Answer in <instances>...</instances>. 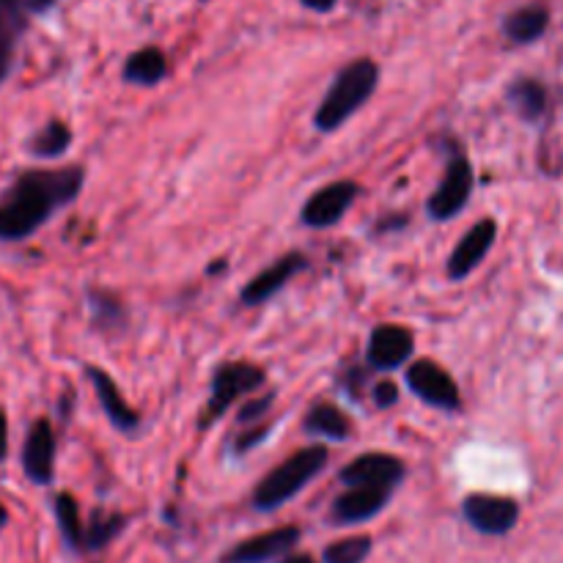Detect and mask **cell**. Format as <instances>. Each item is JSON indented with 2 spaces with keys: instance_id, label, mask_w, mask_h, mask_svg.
<instances>
[{
  "instance_id": "1",
  "label": "cell",
  "mask_w": 563,
  "mask_h": 563,
  "mask_svg": "<svg viewBox=\"0 0 563 563\" xmlns=\"http://www.w3.org/2000/svg\"><path fill=\"white\" fill-rule=\"evenodd\" d=\"M80 165L55 170H25L0 201V240L20 242L42 229L55 209L69 207L82 190Z\"/></svg>"
},
{
  "instance_id": "2",
  "label": "cell",
  "mask_w": 563,
  "mask_h": 563,
  "mask_svg": "<svg viewBox=\"0 0 563 563\" xmlns=\"http://www.w3.org/2000/svg\"><path fill=\"white\" fill-rule=\"evenodd\" d=\"M379 82V66L372 58H357L346 64L344 69L335 75L333 86L319 102L317 113H313V126L319 132H335L344 121H350L368 99L374 97Z\"/></svg>"
},
{
  "instance_id": "3",
  "label": "cell",
  "mask_w": 563,
  "mask_h": 563,
  "mask_svg": "<svg viewBox=\"0 0 563 563\" xmlns=\"http://www.w3.org/2000/svg\"><path fill=\"white\" fill-rule=\"evenodd\" d=\"M328 462L330 451L324 445H306V449L295 451L284 465L269 471L258 482V487L253 489V509L275 511L284 504H289L300 489H306L324 471Z\"/></svg>"
},
{
  "instance_id": "4",
  "label": "cell",
  "mask_w": 563,
  "mask_h": 563,
  "mask_svg": "<svg viewBox=\"0 0 563 563\" xmlns=\"http://www.w3.org/2000/svg\"><path fill=\"white\" fill-rule=\"evenodd\" d=\"M267 383V372L256 363L247 361H231V363H220L218 368L212 372V385H209V401L203 407V416L198 421V427L209 429L214 421L223 418V412H229V407L234 405L240 396L251 394V390L262 388Z\"/></svg>"
},
{
  "instance_id": "5",
  "label": "cell",
  "mask_w": 563,
  "mask_h": 563,
  "mask_svg": "<svg viewBox=\"0 0 563 563\" xmlns=\"http://www.w3.org/2000/svg\"><path fill=\"white\" fill-rule=\"evenodd\" d=\"M473 185H476V176H473V165L467 159V154L460 146H451L449 163H445V174L440 179V185L434 187V192L427 201V212L432 220H451L467 207L473 196Z\"/></svg>"
},
{
  "instance_id": "6",
  "label": "cell",
  "mask_w": 563,
  "mask_h": 563,
  "mask_svg": "<svg viewBox=\"0 0 563 563\" xmlns=\"http://www.w3.org/2000/svg\"><path fill=\"white\" fill-rule=\"evenodd\" d=\"M407 385H410L412 396L423 401L429 407H438V410L456 412L462 407L460 385L454 383L449 372H445L440 363L434 361H416L407 368Z\"/></svg>"
},
{
  "instance_id": "7",
  "label": "cell",
  "mask_w": 563,
  "mask_h": 563,
  "mask_svg": "<svg viewBox=\"0 0 563 563\" xmlns=\"http://www.w3.org/2000/svg\"><path fill=\"white\" fill-rule=\"evenodd\" d=\"M361 196V187L350 179L330 181V185L319 187L300 209V220L308 229H330V225L341 223L344 214L350 212L352 203Z\"/></svg>"
},
{
  "instance_id": "8",
  "label": "cell",
  "mask_w": 563,
  "mask_h": 563,
  "mask_svg": "<svg viewBox=\"0 0 563 563\" xmlns=\"http://www.w3.org/2000/svg\"><path fill=\"white\" fill-rule=\"evenodd\" d=\"M462 515L478 533L506 537L520 520V506L517 500L500 498V495H467Z\"/></svg>"
},
{
  "instance_id": "9",
  "label": "cell",
  "mask_w": 563,
  "mask_h": 563,
  "mask_svg": "<svg viewBox=\"0 0 563 563\" xmlns=\"http://www.w3.org/2000/svg\"><path fill=\"white\" fill-rule=\"evenodd\" d=\"M407 467L399 456L394 454H361L357 460H352L350 465L341 467L339 478L346 487H385L396 489L405 478Z\"/></svg>"
},
{
  "instance_id": "10",
  "label": "cell",
  "mask_w": 563,
  "mask_h": 563,
  "mask_svg": "<svg viewBox=\"0 0 563 563\" xmlns=\"http://www.w3.org/2000/svg\"><path fill=\"white\" fill-rule=\"evenodd\" d=\"M495 240H498V223L493 218L478 220L476 225L467 229V234L456 242V247L449 256V273L451 280H462L473 273L476 267H482V262L487 258V253L493 251Z\"/></svg>"
},
{
  "instance_id": "11",
  "label": "cell",
  "mask_w": 563,
  "mask_h": 563,
  "mask_svg": "<svg viewBox=\"0 0 563 563\" xmlns=\"http://www.w3.org/2000/svg\"><path fill=\"white\" fill-rule=\"evenodd\" d=\"M306 267H308V258L302 256L300 251H291L286 253V256L275 258L269 267H264L262 273H256L251 280H247L245 289L240 291V302L247 308L262 306V302H267L269 297L278 295V291Z\"/></svg>"
},
{
  "instance_id": "12",
  "label": "cell",
  "mask_w": 563,
  "mask_h": 563,
  "mask_svg": "<svg viewBox=\"0 0 563 563\" xmlns=\"http://www.w3.org/2000/svg\"><path fill=\"white\" fill-rule=\"evenodd\" d=\"M412 350H416V335L412 330L401 328V324H379L374 333L368 335V363L379 372H394V368L410 363Z\"/></svg>"
},
{
  "instance_id": "13",
  "label": "cell",
  "mask_w": 563,
  "mask_h": 563,
  "mask_svg": "<svg viewBox=\"0 0 563 563\" xmlns=\"http://www.w3.org/2000/svg\"><path fill=\"white\" fill-rule=\"evenodd\" d=\"M22 471L33 484H49L55 473V434L47 418L33 421L22 445Z\"/></svg>"
},
{
  "instance_id": "14",
  "label": "cell",
  "mask_w": 563,
  "mask_h": 563,
  "mask_svg": "<svg viewBox=\"0 0 563 563\" xmlns=\"http://www.w3.org/2000/svg\"><path fill=\"white\" fill-rule=\"evenodd\" d=\"M297 542H300V528H275V531L258 533V537L245 539L236 548H231L223 555V563H267L289 553Z\"/></svg>"
},
{
  "instance_id": "15",
  "label": "cell",
  "mask_w": 563,
  "mask_h": 563,
  "mask_svg": "<svg viewBox=\"0 0 563 563\" xmlns=\"http://www.w3.org/2000/svg\"><path fill=\"white\" fill-rule=\"evenodd\" d=\"M55 0H0V82L11 71L14 64L16 38H20L22 25H25V14H36V11L49 9Z\"/></svg>"
},
{
  "instance_id": "16",
  "label": "cell",
  "mask_w": 563,
  "mask_h": 563,
  "mask_svg": "<svg viewBox=\"0 0 563 563\" xmlns=\"http://www.w3.org/2000/svg\"><path fill=\"white\" fill-rule=\"evenodd\" d=\"M390 493L394 489L385 487H350L344 495L335 498L333 520L339 526H357V522L372 520L388 506Z\"/></svg>"
},
{
  "instance_id": "17",
  "label": "cell",
  "mask_w": 563,
  "mask_h": 563,
  "mask_svg": "<svg viewBox=\"0 0 563 563\" xmlns=\"http://www.w3.org/2000/svg\"><path fill=\"white\" fill-rule=\"evenodd\" d=\"M86 374H88V379H91L93 390H97V399H99V405H102L108 421L113 423L119 432H126V434L135 432V429L141 427V418H137V412L124 401V396H121L115 379L99 366H88Z\"/></svg>"
},
{
  "instance_id": "18",
  "label": "cell",
  "mask_w": 563,
  "mask_h": 563,
  "mask_svg": "<svg viewBox=\"0 0 563 563\" xmlns=\"http://www.w3.org/2000/svg\"><path fill=\"white\" fill-rule=\"evenodd\" d=\"M550 25L548 3H528L511 11L504 20V33L511 44H533L544 36Z\"/></svg>"
},
{
  "instance_id": "19",
  "label": "cell",
  "mask_w": 563,
  "mask_h": 563,
  "mask_svg": "<svg viewBox=\"0 0 563 563\" xmlns=\"http://www.w3.org/2000/svg\"><path fill=\"white\" fill-rule=\"evenodd\" d=\"M168 75V58L159 47H141L124 60L121 77L132 86H157Z\"/></svg>"
},
{
  "instance_id": "20",
  "label": "cell",
  "mask_w": 563,
  "mask_h": 563,
  "mask_svg": "<svg viewBox=\"0 0 563 563\" xmlns=\"http://www.w3.org/2000/svg\"><path fill=\"white\" fill-rule=\"evenodd\" d=\"M302 429H306L308 434H313V438H328V440H335V443H341V440L350 438L352 423L350 418L344 416L341 407L322 401V405H317L311 412H308L306 421H302Z\"/></svg>"
},
{
  "instance_id": "21",
  "label": "cell",
  "mask_w": 563,
  "mask_h": 563,
  "mask_svg": "<svg viewBox=\"0 0 563 563\" xmlns=\"http://www.w3.org/2000/svg\"><path fill=\"white\" fill-rule=\"evenodd\" d=\"M509 102L526 121H539L548 113L550 97L542 82L533 80V77H520V80L511 82Z\"/></svg>"
},
{
  "instance_id": "22",
  "label": "cell",
  "mask_w": 563,
  "mask_h": 563,
  "mask_svg": "<svg viewBox=\"0 0 563 563\" xmlns=\"http://www.w3.org/2000/svg\"><path fill=\"white\" fill-rule=\"evenodd\" d=\"M69 143H71L69 126H66L64 121H49L42 132L33 135V141L27 143V146H31V152L36 154V157L53 159V157H60V154L69 148Z\"/></svg>"
},
{
  "instance_id": "23",
  "label": "cell",
  "mask_w": 563,
  "mask_h": 563,
  "mask_svg": "<svg viewBox=\"0 0 563 563\" xmlns=\"http://www.w3.org/2000/svg\"><path fill=\"white\" fill-rule=\"evenodd\" d=\"M55 517H58V528L60 533H64L66 544H69V548H80L86 533H82L80 526V509H77V500L71 498V495L60 493L58 498H55Z\"/></svg>"
},
{
  "instance_id": "24",
  "label": "cell",
  "mask_w": 563,
  "mask_h": 563,
  "mask_svg": "<svg viewBox=\"0 0 563 563\" xmlns=\"http://www.w3.org/2000/svg\"><path fill=\"white\" fill-rule=\"evenodd\" d=\"M368 553H372V539L368 537L339 539L324 550V563H363Z\"/></svg>"
},
{
  "instance_id": "25",
  "label": "cell",
  "mask_w": 563,
  "mask_h": 563,
  "mask_svg": "<svg viewBox=\"0 0 563 563\" xmlns=\"http://www.w3.org/2000/svg\"><path fill=\"white\" fill-rule=\"evenodd\" d=\"M88 306H91L93 322L102 324V328H119L124 322V308L115 297L104 295V291H91L88 295Z\"/></svg>"
},
{
  "instance_id": "26",
  "label": "cell",
  "mask_w": 563,
  "mask_h": 563,
  "mask_svg": "<svg viewBox=\"0 0 563 563\" xmlns=\"http://www.w3.org/2000/svg\"><path fill=\"white\" fill-rule=\"evenodd\" d=\"M121 528H124V517H97V520L91 522V528L86 531L82 544L91 550L102 548V544H108L110 539L121 531Z\"/></svg>"
},
{
  "instance_id": "27",
  "label": "cell",
  "mask_w": 563,
  "mask_h": 563,
  "mask_svg": "<svg viewBox=\"0 0 563 563\" xmlns=\"http://www.w3.org/2000/svg\"><path fill=\"white\" fill-rule=\"evenodd\" d=\"M275 405V394L269 390V394L258 396V399H251L247 405L240 407V412H236V423L240 427H251V423H262V418L267 416L269 407Z\"/></svg>"
},
{
  "instance_id": "28",
  "label": "cell",
  "mask_w": 563,
  "mask_h": 563,
  "mask_svg": "<svg viewBox=\"0 0 563 563\" xmlns=\"http://www.w3.org/2000/svg\"><path fill=\"white\" fill-rule=\"evenodd\" d=\"M372 396L374 405H377L379 410H388V407H394L396 401H399V388H396V383H388V379H385V383L374 385Z\"/></svg>"
},
{
  "instance_id": "29",
  "label": "cell",
  "mask_w": 563,
  "mask_h": 563,
  "mask_svg": "<svg viewBox=\"0 0 563 563\" xmlns=\"http://www.w3.org/2000/svg\"><path fill=\"white\" fill-rule=\"evenodd\" d=\"M267 432H269V427H262V423H256V427H253L251 432L236 434V438H234V451H236V454H245V451H251L253 445L262 443V440L267 438Z\"/></svg>"
},
{
  "instance_id": "30",
  "label": "cell",
  "mask_w": 563,
  "mask_h": 563,
  "mask_svg": "<svg viewBox=\"0 0 563 563\" xmlns=\"http://www.w3.org/2000/svg\"><path fill=\"white\" fill-rule=\"evenodd\" d=\"M9 454V421H5V412L0 407V462Z\"/></svg>"
},
{
  "instance_id": "31",
  "label": "cell",
  "mask_w": 563,
  "mask_h": 563,
  "mask_svg": "<svg viewBox=\"0 0 563 563\" xmlns=\"http://www.w3.org/2000/svg\"><path fill=\"white\" fill-rule=\"evenodd\" d=\"M300 3L306 5V9L317 11V14H328V11L335 9V3H339V0H300Z\"/></svg>"
},
{
  "instance_id": "32",
  "label": "cell",
  "mask_w": 563,
  "mask_h": 563,
  "mask_svg": "<svg viewBox=\"0 0 563 563\" xmlns=\"http://www.w3.org/2000/svg\"><path fill=\"white\" fill-rule=\"evenodd\" d=\"M284 563H317L311 559V555H289V559H284Z\"/></svg>"
},
{
  "instance_id": "33",
  "label": "cell",
  "mask_w": 563,
  "mask_h": 563,
  "mask_svg": "<svg viewBox=\"0 0 563 563\" xmlns=\"http://www.w3.org/2000/svg\"><path fill=\"white\" fill-rule=\"evenodd\" d=\"M5 522H9V511H5L3 504H0V528H3Z\"/></svg>"
}]
</instances>
